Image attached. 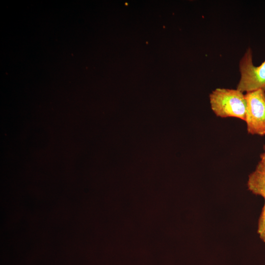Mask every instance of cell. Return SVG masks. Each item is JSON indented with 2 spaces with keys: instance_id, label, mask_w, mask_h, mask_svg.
I'll list each match as a JSON object with an SVG mask.
<instances>
[{
  "instance_id": "cell-5",
  "label": "cell",
  "mask_w": 265,
  "mask_h": 265,
  "mask_svg": "<svg viewBox=\"0 0 265 265\" xmlns=\"http://www.w3.org/2000/svg\"><path fill=\"white\" fill-rule=\"evenodd\" d=\"M265 203L258 220L257 233L260 239L265 242Z\"/></svg>"
},
{
  "instance_id": "cell-3",
  "label": "cell",
  "mask_w": 265,
  "mask_h": 265,
  "mask_svg": "<svg viewBox=\"0 0 265 265\" xmlns=\"http://www.w3.org/2000/svg\"><path fill=\"white\" fill-rule=\"evenodd\" d=\"M245 122L249 133L265 135V92L262 89L247 92Z\"/></svg>"
},
{
  "instance_id": "cell-1",
  "label": "cell",
  "mask_w": 265,
  "mask_h": 265,
  "mask_svg": "<svg viewBox=\"0 0 265 265\" xmlns=\"http://www.w3.org/2000/svg\"><path fill=\"white\" fill-rule=\"evenodd\" d=\"M211 109L218 117H235L245 120L246 100L238 89L217 88L209 95Z\"/></svg>"
},
{
  "instance_id": "cell-2",
  "label": "cell",
  "mask_w": 265,
  "mask_h": 265,
  "mask_svg": "<svg viewBox=\"0 0 265 265\" xmlns=\"http://www.w3.org/2000/svg\"><path fill=\"white\" fill-rule=\"evenodd\" d=\"M252 57V50L248 48L239 62L240 78L237 89L243 93L258 89L265 92V60L255 66Z\"/></svg>"
},
{
  "instance_id": "cell-6",
  "label": "cell",
  "mask_w": 265,
  "mask_h": 265,
  "mask_svg": "<svg viewBox=\"0 0 265 265\" xmlns=\"http://www.w3.org/2000/svg\"><path fill=\"white\" fill-rule=\"evenodd\" d=\"M264 153L260 156L261 160L258 163L256 169L265 170V145L264 147Z\"/></svg>"
},
{
  "instance_id": "cell-4",
  "label": "cell",
  "mask_w": 265,
  "mask_h": 265,
  "mask_svg": "<svg viewBox=\"0 0 265 265\" xmlns=\"http://www.w3.org/2000/svg\"><path fill=\"white\" fill-rule=\"evenodd\" d=\"M248 189L252 193L265 197V170L256 169L248 176Z\"/></svg>"
}]
</instances>
